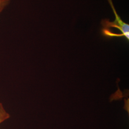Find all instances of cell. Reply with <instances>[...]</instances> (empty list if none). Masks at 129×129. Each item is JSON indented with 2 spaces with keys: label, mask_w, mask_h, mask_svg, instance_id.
<instances>
[{
  "label": "cell",
  "mask_w": 129,
  "mask_h": 129,
  "mask_svg": "<svg viewBox=\"0 0 129 129\" xmlns=\"http://www.w3.org/2000/svg\"><path fill=\"white\" fill-rule=\"evenodd\" d=\"M108 1L114 14L115 19L113 22H111L109 19H103L102 20V35L111 31L112 29H115L120 31L121 37H124L127 40H129V24L125 23L122 20L119 15L117 13L112 0H108Z\"/></svg>",
  "instance_id": "obj_1"
},
{
  "label": "cell",
  "mask_w": 129,
  "mask_h": 129,
  "mask_svg": "<svg viewBox=\"0 0 129 129\" xmlns=\"http://www.w3.org/2000/svg\"><path fill=\"white\" fill-rule=\"evenodd\" d=\"M10 118L9 113L5 110L3 104L0 102V124Z\"/></svg>",
  "instance_id": "obj_2"
},
{
  "label": "cell",
  "mask_w": 129,
  "mask_h": 129,
  "mask_svg": "<svg viewBox=\"0 0 129 129\" xmlns=\"http://www.w3.org/2000/svg\"><path fill=\"white\" fill-rule=\"evenodd\" d=\"M11 0H0V15L9 5Z\"/></svg>",
  "instance_id": "obj_3"
}]
</instances>
